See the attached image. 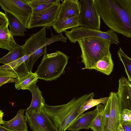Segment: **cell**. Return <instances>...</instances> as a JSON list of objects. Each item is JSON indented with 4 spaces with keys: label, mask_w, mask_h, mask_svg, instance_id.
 I'll list each match as a JSON object with an SVG mask.
<instances>
[{
    "label": "cell",
    "mask_w": 131,
    "mask_h": 131,
    "mask_svg": "<svg viewBox=\"0 0 131 131\" xmlns=\"http://www.w3.org/2000/svg\"><path fill=\"white\" fill-rule=\"evenodd\" d=\"M101 18L116 33L131 38V0H95Z\"/></svg>",
    "instance_id": "6da1fadb"
},
{
    "label": "cell",
    "mask_w": 131,
    "mask_h": 131,
    "mask_svg": "<svg viewBox=\"0 0 131 131\" xmlns=\"http://www.w3.org/2000/svg\"><path fill=\"white\" fill-rule=\"evenodd\" d=\"M94 93L74 97L67 103L52 106L45 104L43 110L55 126L57 131H66L76 118L82 104Z\"/></svg>",
    "instance_id": "7a4b0ae2"
},
{
    "label": "cell",
    "mask_w": 131,
    "mask_h": 131,
    "mask_svg": "<svg viewBox=\"0 0 131 131\" xmlns=\"http://www.w3.org/2000/svg\"><path fill=\"white\" fill-rule=\"evenodd\" d=\"M77 42L81 50L82 62L84 65L83 70L89 69L107 55L110 51L112 43L106 40L98 37L84 38Z\"/></svg>",
    "instance_id": "3957f363"
},
{
    "label": "cell",
    "mask_w": 131,
    "mask_h": 131,
    "mask_svg": "<svg viewBox=\"0 0 131 131\" xmlns=\"http://www.w3.org/2000/svg\"><path fill=\"white\" fill-rule=\"evenodd\" d=\"M69 57L61 52L44 55L35 72L38 78L46 81L57 79L63 72Z\"/></svg>",
    "instance_id": "277c9868"
},
{
    "label": "cell",
    "mask_w": 131,
    "mask_h": 131,
    "mask_svg": "<svg viewBox=\"0 0 131 131\" xmlns=\"http://www.w3.org/2000/svg\"><path fill=\"white\" fill-rule=\"evenodd\" d=\"M43 26L38 32L31 34L22 45L24 51V55H30L26 64L29 72L31 71L36 61L43 54H47V46L41 48L46 41V28Z\"/></svg>",
    "instance_id": "5b68a950"
},
{
    "label": "cell",
    "mask_w": 131,
    "mask_h": 131,
    "mask_svg": "<svg viewBox=\"0 0 131 131\" xmlns=\"http://www.w3.org/2000/svg\"><path fill=\"white\" fill-rule=\"evenodd\" d=\"M64 33L65 35L72 43H75L81 39L91 37L102 38L112 43L118 45L120 43L117 34L111 29L103 32L81 26L72 28L70 31L66 30Z\"/></svg>",
    "instance_id": "8992f818"
},
{
    "label": "cell",
    "mask_w": 131,
    "mask_h": 131,
    "mask_svg": "<svg viewBox=\"0 0 131 131\" xmlns=\"http://www.w3.org/2000/svg\"><path fill=\"white\" fill-rule=\"evenodd\" d=\"M79 3L81 10L80 26L100 30L101 17L95 0H81Z\"/></svg>",
    "instance_id": "52a82bcc"
},
{
    "label": "cell",
    "mask_w": 131,
    "mask_h": 131,
    "mask_svg": "<svg viewBox=\"0 0 131 131\" xmlns=\"http://www.w3.org/2000/svg\"><path fill=\"white\" fill-rule=\"evenodd\" d=\"M29 2V0H0V5L5 12L13 15L27 28L32 13Z\"/></svg>",
    "instance_id": "ba28073f"
},
{
    "label": "cell",
    "mask_w": 131,
    "mask_h": 131,
    "mask_svg": "<svg viewBox=\"0 0 131 131\" xmlns=\"http://www.w3.org/2000/svg\"><path fill=\"white\" fill-rule=\"evenodd\" d=\"M61 4L59 2L53 4L42 11L32 12L28 22L27 28L52 26L57 18Z\"/></svg>",
    "instance_id": "9c48e42d"
},
{
    "label": "cell",
    "mask_w": 131,
    "mask_h": 131,
    "mask_svg": "<svg viewBox=\"0 0 131 131\" xmlns=\"http://www.w3.org/2000/svg\"><path fill=\"white\" fill-rule=\"evenodd\" d=\"M27 122L33 131H57L55 126L43 110L39 113H34L26 111Z\"/></svg>",
    "instance_id": "30bf717a"
},
{
    "label": "cell",
    "mask_w": 131,
    "mask_h": 131,
    "mask_svg": "<svg viewBox=\"0 0 131 131\" xmlns=\"http://www.w3.org/2000/svg\"><path fill=\"white\" fill-rule=\"evenodd\" d=\"M109 97L110 103V116L107 128L105 131H116L121 123L122 111L118 103L117 93L111 92Z\"/></svg>",
    "instance_id": "8fae6325"
},
{
    "label": "cell",
    "mask_w": 131,
    "mask_h": 131,
    "mask_svg": "<svg viewBox=\"0 0 131 131\" xmlns=\"http://www.w3.org/2000/svg\"><path fill=\"white\" fill-rule=\"evenodd\" d=\"M118 82L117 93L122 111L125 109L131 111V82L123 77L119 79Z\"/></svg>",
    "instance_id": "7c38bea8"
},
{
    "label": "cell",
    "mask_w": 131,
    "mask_h": 131,
    "mask_svg": "<svg viewBox=\"0 0 131 131\" xmlns=\"http://www.w3.org/2000/svg\"><path fill=\"white\" fill-rule=\"evenodd\" d=\"M78 0H64L61 4L56 20L61 21L80 15L81 12Z\"/></svg>",
    "instance_id": "4fadbf2b"
},
{
    "label": "cell",
    "mask_w": 131,
    "mask_h": 131,
    "mask_svg": "<svg viewBox=\"0 0 131 131\" xmlns=\"http://www.w3.org/2000/svg\"><path fill=\"white\" fill-rule=\"evenodd\" d=\"M96 114V108L94 110L82 114L73 121L68 126L67 130L78 131L82 129H89Z\"/></svg>",
    "instance_id": "5bb4252c"
},
{
    "label": "cell",
    "mask_w": 131,
    "mask_h": 131,
    "mask_svg": "<svg viewBox=\"0 0 131 131\" xmlns=\"http://www.w3.org/2000/svg\"><path fill=\"white\" fill-rule=\"evenodd\" d=\"M24 109H21L17 112L14 117L7 121H4L3 126L13 131H28L27 117L24 115Z\"/></svg>",
    "instance_id": "9a60e30c"
},
{
    "label": "cell",
    "mask_w": 131,
    "mask_h": 131,
    "mask_svg": "<svg viewBox=\"0 0 131 131\" xmlns=\"http://www.w3.org/2000/svg\"><path fill=\"white\" fill-rule=\"evenodd\" d=\"M32 94V99L30 104L26 111L37 113L43 110L45 101L42 97L41 92L38 86L36 85L29 90Z\"/></svg>",
    "instance_id": "2e32d148"
},
{
    "label": "cell",
    "mask_w": 131,
    "mask_h": 131,
    "mask_svg": "<svg viewBox=\"0 0 131 131\" xmlns=\"http://www.w3.org/2000/svg\"><path fill=\"white\" fill-rule=\"evenodd\" d=\"M5 14L8 21V25L10 31L14 36H19L21 37L25 35V32L27 31L26 28L21 22L15 16L11 14L5 12Z\"/></svg>",
    "instance_id": "e0dca14e"
},
{
    "label": "cell",
    "mask_w": 131,
    "mask_h": 131,
    "mask_svg": "<svg viewBox=\"0 0 131 131\" xmlns=\"http://www.w3.org/2000/svg\"><path fill=\"white\" fill-rule=\"evenodd\" d=\"M80 15L61 21H55L52 26L58 33L65 31L68 29L80 26L79 22Z\"/></svg>",
    "instance_id": "ac0fdd59"
},
{
    "label": "cell",
    "mask_w": 131,
    "mask_h": 131,
    "mask_svg": "<svg viewBox=\"0 0 131 131\" xmlns=\"http://www.w3.org/2000/svg\"><path fill=\"white\" fill-rule=\"evenodd\" d=\"M114 63L110 51L108 54L98 61L89 70L95 69L106 75H109L113 71Z\"/></svg>",
    "instance_id": "d6986e66"
},
{
    "label": "cell",
    "mask_w": 131,
    "mask_h": 131,
    "mask_svg": "<svg viewBox=\"0 0 131 131\" xmlns=\"http://www.w3.org/2000/svg\"><path fill=\"white\" fill-rule=\"evenodd\" d=\"M38 79L39 78L35 73L29 72L25 75L18 79L15 85L16 89L18 90H29L36 85V83Z\"/></svg>",
    "instance_id": "ffe728a7"
},
{
    "label": "cell",
    "mask_w": 131,
    "mask_h": 131,
    "mask_svg": "<svg viewBox=\"0 0 131 131\" xmlns=\"http://www.w3.org/2000/svg\"><path fill=\"white\" fill-rule=\"evenodd\" d=\"M17 45L8 29V27L0 28V48H1L10 51Z\"/></svg>",
    "instance_id": "44dd1931"
},
{
    "label": "cell",
    "mask_w": 131,
    "mask_h": 131,
    "mask_svg": "<svg viewBox=\"0 0 131 131\" xmlns=\"http://www.w3.org/2000/svg\"><path fill=\"white\" fill-rule=\"evenodd\" d=\"M24 53L22 45L18 44L6 55L0 58V63L4 64L9 63L23 57Z\"/></svg>",
    "instance_id": "7402d4cb"
},
{
    "label": "cell",
    "mask_w": 131,
    "mask_h": 131,
    "mask_svg": "<svg viewBox=\"0 0 131 131\" xmlns=\"http://www.w3.org/2000/svg\"><path fill=\"white\" fill-rule=\"evenodd\" d=\"M94 96V94L88 100L85 101L82 104L78 115L74 120L83 113L86 110L96 106L98 104H103L105 106L109 98V97H105L95 99H93Z\"/></svg>",
    "instance_id": "603a6c76"
},
{
    "label": "cell",
    "mask_w": 131,
    "mask_h": 131,
    "mask_svg": "<svg viewBox=\"0 0 131 131\" xmlns=\"http://www.w3.org/2000/svg\"><path fill=\"white\" fill-rule=\"evenodd\" d=\"M104 107L102 104L96 105V115L90 127L91 129L93 131H103L102 117Z\"/></svg>",
    "instance_id": "cb8c5ba5"
},
{
    "label": "cell",
    "mask_w": 131,
    "mask_h": 131,
    "mask_svg": "<svg viewBox=\"0 0 131 131\" xmlns=\"http://www.w3.org/2000/svg\"><path fill=\"white\" fill-rule=\"evenodd\" d=\"M18 80L16 74L10 70L0 68V86L9 82L16 83Z\"/></svg>",
    "instance_id": "d4e9b609"
},
{
    "label": "cell",
    "mask_w": 131,
    "mask_h": 131,
    "mask_svg": "<svg viewBox=\"0 0 131 131\" xmlns=\"http://www.w3.org/2000/svg\"><path fill=\"white\" fill-rule=\"evenodd\" d=\"M117 53L120 60L124 66L128 80L131 82V58L124 52L120 47Z\"/></svg>",
    "instance_id": "484cf974"
},
{
    "label": "cell",
    "mask_w": 131,
    "mask_h": 131,
    "mask_svg": "<svg viewBox=\"0 0 131 131\" xmlns=\"http://www.w3.org/2000/svg\"><path fill=\"white\" fill-rule=\"evenodd\" d=\"M29 4L32 8V12L34 13L42 11L53 5L42 3L39 0H29Z\"/></svg>",
    "instance_id": "4316f807"
},
{
    "label": "cell",
    "mask_w": 131,
    "mask_h": 131,
    "mask_svg": "<svg viewBox=\"0 0 131 131\" xmlns=\"http://www.w3.org/2000/svg\"><path fill=\"white\" fill-rule=\"evenodd\" d=\"M30 56L25 55L23 57L12 62L1 66L0 68L10 70L17 68L22 63L27 61Z\"/></svg>",
    "instance_id": "83f0119b"
},
{
    "label": "cell",
    "mask_w": 131,
    "mask_h": 131,
    "mask_svg": "<svg viewBox=\"0 0 131 131\" xmlns=\"http://www.w3.org/2000/svg\"><path fill=\"white\" fill-rule=\"evenodd\" d=\"M110 103L109 99L105 106L103 116V131H105L108 126L110 116Z\"/></svg>",
    "instance_id": "f1b7e54d"
},
{
    "label": "cell",
    "mask_w": 131,
    "mask_h": 131,
    "mask_svg": "<svg viewBox=\"0 0 131 131\" xmlns=\"http://www.w3.org/2000/svg\"><path fill=\"white\" fill-rule=\"evenodd\" d=\"M67 39V38L63 36L62 32L56 35H54L51 32V37L49 38H47L46 42L42 46L41 48L46 47L56 41H60L64 42H66Z\"/></svg>",
    "instance_id": "f546056e"
},
{
    "label": "cell",
    "mask_w": 131,
    "mask_h": 131,
    "mask_svg": "<svg viewBox=\"0 0 131 131\" xmlns=\"http://www.w3.org/2000/svg\"><path fill=\"white\" fill-rule=\"evenodd\" d=\"M10 70L16 74L18 79L25 75L29 72L25 62L22 63L17 67Z\"/></svg>",
    "instance_id": "4dcf8cb0"
},
{
    "label": "cell",
    "mask_w": 131,
    "mask_h": 131,
    "mask_svg": "<svg viewBox=\"0 0 131 131\" xmlns=\"http://www.w3.org/2000/svg\"><path fill=\"white\" fill-rule=\"evenodd\" d=\"M121 119L131 124V111L126 109H124L121 113Z\"/></svg>",
    "instance_id": "1f68e13d"
},
{
    "label": "cell",
    "mask_w": 131,
    "mask_h": 131,
    "mask_svg": "<svg viewBox=\"0 0 131 131\" xmlns=\"http://www.w3.org/2000/svg\"><path fill=\"white\" fill-rule=\"evenodd\" d=\"M8 21L5 14L0 12V28H3L8 27Z\"/></svg>",
    "instance_id": "d6a6232c"
},
{
    "label": "cell",
    "mask_w": 131,
    "mask_h": 131,
    "mask_svg": "<svg viewBox=\"0 0 131 131\" xmlns=\"http://www.w3.org/2000/svg\"><path fill=\"white\" fill-rule=\"evenodd\" d=\"M121 124L124 131H131V124L123 121H121Z\"/></svg>",
    "instance_id": "836d02e7"
},
{
    "label": "cell",
    "mask_w": 131,
    "mask_h": 131,
    "mask_svg": "<svg viewBox=\"0 0 131 131\" xmlns=\"http://www.w3.org/2000/svg\"><path fill=\"white\" fill-rule=\"evenodd\" d=\"M39 1L42 3L49 4H53L60 2L59 0H39Z\"/></svg>",
    "instance_id": "e575fe53"
},
{
    "label": "cell",
    "mask_w": 131,
    "mask_h": 131,
    "mask_svg": "<svg viewBox=\"0 0 131 131\" xmlns=\"http://www.w3.org/2000/svg\"><path fill=\"white\" fill-rule=\"evenodd\" d=\"M4 113L1 110H0V125H3L4 121L3 119V117L4 116Z\"/></svg>",
    "instance_id": "d590c367"
},
{
    "label": "cell",
    "mask_w": 131,
    "mask_h": 131,
    "mask_svg": "<svg viewBox=\"0 0 131 131\" xmlns=\"http://www.w3.org/2000/svg\"><path fill=\"white\" fill-rule=\"evenodd\" d=\"M0 131H13L9 129H8L4 127L3 126L0 125Z\"/></svg>",
    "instance_id": "8d00e7d4"
},
{
    "label": "cell",
    "mask_w": 131,
    "mask_h": 131,
    "mask_svg": "<svg viewBox=\"0 0 131 131\" xmlns=\"http://www.w3.org/2000/svg\"><path fill=\"white\" fill-rule=\"evenodd\" d=\"M116 131H124L122 127L121 123L120 124Z\"/></svg>",
    "instance_id": "74e56055"
},
{
    "label": "cell",
    "mask_w": 131,
    "mask_h": 131,
    "mask_svg": "<svg viewBox=\"0 0 131 131\" xmlns=\"http://www.w3.org/2000/svg\"><path fill=\"white\" fill-rule=\"evenodd\" d=\"M35 131H41V130H38H38H36Z\"/></svg>",
    "instance_id": "f35d334b"
}]
</instances>
